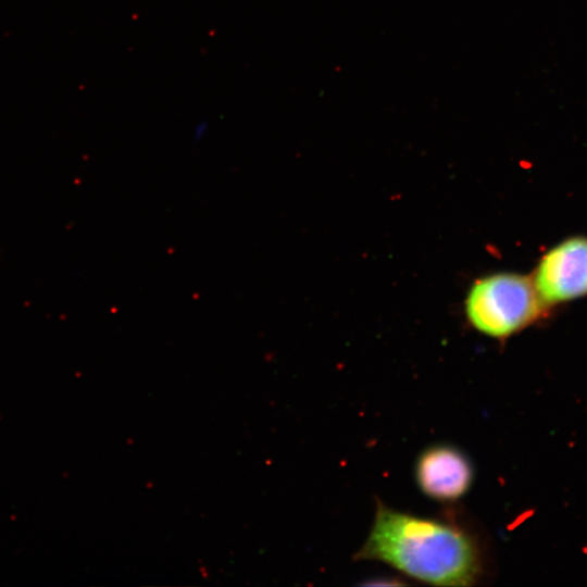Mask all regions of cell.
<instances>
[{
    "mask_svg": "<svg viewBox=\"0 0 587 587\" xmlns=\"http://www.w3.org/2000/svg\"><path fill=\"white\" fill-rule=\"evenodd\" d=\"M546 308L533 279L515 273H498L476 280L465 300L470 324L497 339H505L533 324Z\"/></svg>",
    "mask_w": 587,
    "mask_h": 587,
    "instance_id": "7a4b0ae2",
    "label": "cell"
},
{
    "mask_svg": "<svg viewBox=\"0 0 587 587\" xmlns=\"http://www.w3.org/2000/svg\"><path fill=\"white\" fill-rule=\"evenodd\" d=\"M419 489L438 502H454L471 489L475 470L469 455L460 448L446 442L425 448L414 465Z\"/></svg>",
    "mask_w": 587,
    "mask_h": 587,
    "instance_id": "277c9868",
    "label": "cell"
},
{
    "mask_svg": "<svg viewBox=\"0 0 587 587\" xmlns=\"http://www.w3.org/2000/svg\"><path fill=\"white\" fill-rule=\"evenodd\" d=\"M207 129L205 125H199L195 129V136L200 139Z\"/></svg>",
    "mask_w": 587,
    "mask_h": 587,
    "instance_id": "5b68a950",
    "label": "cell"
},
{
    "mask_svg": "<svg viewBox=\"0 0 587 587\" xmlns=\"http://www.w3.org/2000/svg\"><path fill=\"white\" fill-rule=\"evenodd\" d=\"M354 559L385 563L435 586H473L487 573L485 545L470 527L450 517L396 510L382 501Z\"/></svg>",
    "mask_w": 587,
    "mask_h": 587,
    "instance_id": "6da1fadb",
    "label": "cell"
},
{
    "mask_svg": "<svg viewBox=\"0 0 587 587\" xmlns=\"http://www.w3.org/2000/svg\"><path fill=\"white\" fill-rule=\"evenodd\" d=\"M546 307L587 295V238L572 237L551 248L533 277Z\"/></svg>",
    "mask_w": 587,
    "mask_h": 587,
    "instance_id": "3957f363",
    "label": "cell"
}]
</instances>
